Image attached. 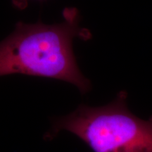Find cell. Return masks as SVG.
Listing matches in <instances>:
<instances>
[{
    "mask_svg": "<svg viewBox=\"0 0 152 152\" xmlns=\"http://www.w3.org/2000/svg\"><path fill=\"white\" fill-rule=\"evenodd\" d=\"M62 14L57 23H16L0 42V77L19 74L54 79L74 85L82 94L90 92V81L80 70L73 43L75 38L88 40L92 35L80 26L77 8L66 7Z\"/></svg>",
    "mask_w": 152,
    "mask_h": 152,
    "instance_id": "6da1fadb",
    "label": "cell"
},
{
    "mask_svg": "<svg viewBox=\"0 0 152 152\" xmlns=\"http://www.w3.org/2000/svg\"><path fill=\"white\" fill-rule=\"evenodd\" d=\"M125 91L105 106L80 104L72 113L53 119L45 135L54 138L60 131L73 133L93 152H152V116L143 120L128 109Z\"/></svg>",
    "mask_w": 152,
    "mask_h": 152,
    "instance_id": "7a4b0ae2",
    "label": "cell"
},
{
    "mask_svg": "<svg viewBox=\"0 0 152 152\" xmlns=\"http://www.w3.org/2000/svg\"><path fill=\"white\" fill-rule=\"evenodd\" d=\"M30 1L32 0H11V4L13 7L20 11H23L27 8ZM36 1H43L45 0H36Z\"/></svg>",
    "mask_w": 152,
    "mask_h": 152,
    "instance_id": "3957f363",
    "label": "cell"
}]
</instances>
